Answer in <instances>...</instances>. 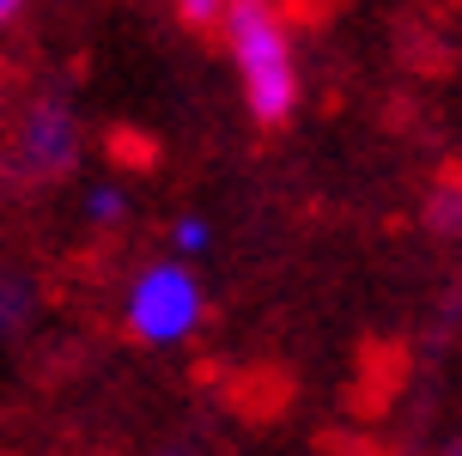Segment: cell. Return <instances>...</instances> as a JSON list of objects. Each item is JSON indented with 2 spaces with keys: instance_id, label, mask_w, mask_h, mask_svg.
<instances>
[{
  "instance_id": "obj_3",
  "label": "cell",
  "mask_w": 462,
  "mask_h": 456,
  "mask_svg": "<svg viewBox=\"0 0 462 456\" xmlns=\"http://www.w3.org/2000/svg\"><path fill=\"white\" fill-rule=\"evenodd\" d=\"M79 153V116L61 98H31L19 110V128H13V146H6V164L13 177L24 182H55Z\"/></svg>"
},
{
  "instance_id": "obj_1",
  "label": "cell",
  "mask_w": 462,
  "mask_h": 456,
  "mask_svg": "<svg viewBox=\"0 0 462 456\" xmlns=\"http://www.w3.org/2000/svg\"><path fill=\"white\" fill-rule=\"evenodd\" d=\"M219 43L231 55V73L244 86V104L262 128H280L292 122L304 98L299 79V49H292V31L280 19L274 0H231L226 19H219Z\"/></svg>"
},
{
  "instance_id": "obj_7",
  "label": "cell",
  "mask_w": 462,
  "mask_h": 456,
  "mask_svg": "<svg viewBox=\"0 0 462 456\" xmlns=\"http://www.w3.org/2000/svg\"><path fill=\"white\" fill-rule=\"evenodd\" d=\"M171 6H177V19H183L189 31H219L231 0H171Z\"/></svg>"
},
{
  "instance_id": "obj_2",
  "label": "cell",
  "mask_w": 462,
  "mask_h": 456,
  "mask_svg": "<svg viewBox=\"0 0 462 456\" xmlns=\"http://www.w3.org/2000/svg\"><path fill=\"white\" fill-rule=\"evenodd\" d=\"M208 322V286L189 256H164L122 286V329L140 347H183Z\"/></svg>"
},
{
  "instance_id": "obj_4",
  "label": "cell",
  "mask_w": 462,
  "mask_h": 456,
  "mask_svg": "<svg viewBox=\"0 0 462 456\" xmlns=\"http://www.w3.org/2000/svg\"><path fill=\"white\" fill-rule=\"evenodd\" d=\"M37 311V286L24 274H0V341H13Z\"/></svg>"
},
{
  "instance_id": "obj_6",
  "label": "cell",
  "mask_w": 462,
  "mask_h": 456,
  "mask_svg": "<svg viewBox=\"0 0 462 456\" xmlns=\"http://www.w3.org/2000/svg\"><path fill=\"white\" fill-rule=\"evenodd\" d=\"M171 250L189 256V262L208 256L213 250V219H201V213H177V219H171Z\"/></svg>"
},
{
  "instance_id": "obj_8",
  "label": "cell",
  "mask_w": 462,
  "mask_h": 456,
  "mask_svg": "<svg viewBox=\"0 0 462 456\" xmlns=\"http://www.w3.org/2000/svg\"><path fill=\"white\" fill-rule=\"evenodd\" d=\"M426 219H432V231H462V182H450V189L432 195Z\"/></svg>"
},
{
  "instance_id": "obj_9",
  "label": "cell",
  "mask_w": 462,
  "mask_h": 456,
  "mask_svg": "<svg viewBox=\"0 0 462 456\" xmlns=\"http://www.w3.org/2000/svg\"><path fill=\"white\" fill-rule=\"evenodd\" d=\"M24 13H31V0H0V31H13Z\"/></svg>"
},
{
  "instance_id": "obj_5",
  "label": "cell",
  "mask_w": 462,
  "mask_h": 456,
  "mask_svg": "<svg viewBox=\"0 0 462 456\" xmlns=\"http://www.w3.org/2000/svg\"><path fill=\"white\" fill-rule=\"evenodd\" d=\"M122 219H128V195H122L116 182H97V189H86V226L110 231V226H122Z\"/></svg>"
}]
</instances>
